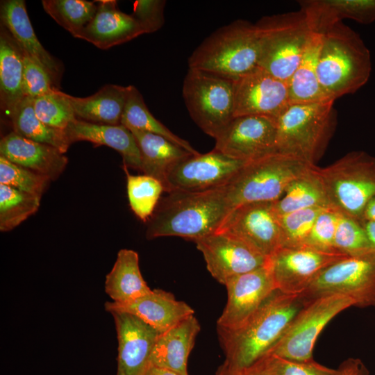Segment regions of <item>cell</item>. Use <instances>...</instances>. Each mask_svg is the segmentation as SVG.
I'll use <instances>...</instances> for the list:
<instances>
[{
  "label": "cell",
  "mask_w": 375,
  "mask_h": 375,
  "mask_svg": "<svg viewBox=\"0 0 375 375\" xmlns=\"http://www.w3.org/2000/svg\"><path fill=\"white\" fill-rule=\"evenodd\" d=\"M231 210L224 185L171 192L160 198L147 222L146 237L176 236L194 241L217 231Z\"/></svg>",
  "instance_id": "1"
},
{
  "label": "cell",
  "mask_w": 375,
  "mask_h": 375,
  "mask_svg": "<svg viewBox=\"0 0 375 375\" xmlns=\"http://www.w3.org/2000/svg\"><path fill=\"white\" fill-rule=\"evenodd\" d=\"M303 305L299 295L276 290L239 328H217L224 364L233 368L253 365L279 340Z\"/></svg>",
  "instance_id": "2"
},
{
  "label": "cell",
  "mask_w": 375,
  "mask_h": 375,
  "mask_svg": "<svg viewBox=\"0 0 375 375\" xmlns=\"http://www.w3.org/2000/svg\"><path fill=\"white\" fill-rule=\"evenodd\" d=\"M371 72L370 52L351 28L341 22L322 34L317 75L328 99L356 92L367 83Z\"/></svg>",
  "instance_id": "3"
},
{
  "label": "cell",
  "mask_w": 375,
  "mask_h": 375,
  "mask_svg": "<svg viewBox=\"0 0 375 375\" xmlns=\"http://www.w3.org/2000/svg\"><path fill=\"white\" fill-rule=\"evenodd\" d=\"M259 36L256 24L237 19L212 33L192 53L189 68L233 80L258 67Z\"/></svg>",
  "instance_id": "4"
},
{
  "label": "cell",
  "mask_w": 375,
  "mask_h": 375,
  "mask_svg": "<svg viewBox=\"0 0 375 375\" xmlns=\"http://www.w3.org/2000/svg\"><path fill=\"white\" fill-rule=\"evenodd\" d=\"M334 101L290 103L276 120L277 151L315 165L335 130Z\"/></svg>",
  "instance_id": "5"
},
{
  "label": "cell",
  "mask_w": 375,
  "mask_h": 375,
  "mask_svg": "<svg viewBox=\"0 0 375 375\" xmlns=\"http://www.w3.org/2000/svg\"><path fill=\"white\" fill-rule=\"evenodd\" d=\"M256 26L260 42L258 67L288 83L313 33L305 13L300 9L265 16Z\"/></svg>",
  "instance_id": "6"
},
{
  "label": "cell",
  "mask_w": 375,
  "mask_h": 375,
  "mask_svg": "<svg viewBox=\"0 0 375 375\" xmlns=\"http://www.w3.org/2000/svg\"><path fill=\"white\" fill-rule=\"evenodd\" d=\"M311 165H315L279 152L246 162L224 185L231 209L278 200L290 183Z\"/></svg>",
  "instance_id": "7"
},
{
  "label": "cell",
  "mask_w": 375,
  "mask_h": 375,
  "mask_svg": "<svg viewBox=\"0 0 375 375\" xmlns=\"http://www.w3.org/2000/svg\"><path fill=\"white\" fill-rule=\"evenodd\" d=\"M318 171L331 207L361 222L375 195V158L362 151H351Z\"/></svg>",
  "instance_id": "8"
},
{
  "label": "cell",
  "mask_w": 375,
  "mask_h": 375,
  "mask_svg": "<svg viewBox=\"0 0 375 375\" xmlns=\"http://www.w3.org/2000/svg\"><path fill=\"white\" fill-rule=\"evenodd\" d=\"M234 80L189 68L182 94L195 124L215 139L234 118Z\"/></svg>",
  "instance_id": "9"
},
{
  "label": "cell",
  "mask_w": 375,
  "mask_h": 375,
  "mask_svg": "<svg viewBox=\"0 0 375 375\" xmlns=\"http://www.w3.org/2000/svg\"><path fill=\"white\" fill-rule=\"evenodd\" d=\"M351 306H354V302L350 297L338 294L305 302L267 353L297 361L313 359L312 351L324 328L337 315Z\"/></svg>",
  "instance_id": "10"
},
{
  "label": "cell",
  "mask_w": 375,
  "mask_h": 375,
  "mask_svg": "<svg viewBox=\"0 0 375 375\" xmlns=\"http://www.w3.org/2000/svg\"><path fill=\"white\" fill-rule=\"evenodd\" d=\"M343 294L354 306L375 307V255L347 257L322 272L299 295L305 303L319 297Z\"/></svg>",
  "instance_id": "11"
},
{
  "label": "cell",
  "mask_w": 375,
  "mask_h": 375,
  "mask_svg": "<svg viewBox=\"0 0 375 375\" xmlns=\"http://www.w3.org/2000/svg\"><path fill=\"white\" fill-rule=\"evenodd\" d=\"M347 257L339 251L302 246L281 248L268 258V262L277 290L300 295L322 272Z\"/></svg>",
  "instance_id": "12"
},
{
  "label": "cell",
  "mask_w": 375,
  "mask_h": 375,
  "mask_svg": "<svg viewBox=\"0 0 375 375\" xmlns=\"http://www.w3.org/2000/svg\"><path fill=\"white\" fill-rule=\"evenodd\" d=\"M276 119L257 115L234 117L215 139L214 149L243 162L253 161L277 151Z\"/></svg>",
  "instance_id": "13"
},
{
  "label": "cell",
  "mask_w": 375,
  "mask_h": 375,
  "mask_svg": "<svg viewBox=\"0 0 375 375\" xmlns=\"http://www.w3.org/2000/svg\"><path fill=\"white\" fill-rule=\"evenodd\" d=\"M245 163L215 149L203 154L190 155L169 170L164 184L165 192L201 191L223 186Z\"/></svg>",
  "instance_id": "14"
},
{
  "label": "cell",
  "mask_w": 375,
  "mask_h": 375,
  "mask_svg": "<svg viewBox=\"0 0 375 375\" xmlns=\"http://www.w3.org/2000/svg\"><path fill=\"white\" fill-rule=\"evenodd\" d=\"M227 302L217 322V328L241 327L277 288L268 260L263 266L235 276L224 285Z\"/></svg>",
  "instance_id": "15"
},
{
  "label": "cell",
  "mask_w": 375,
  "mask_h": 375,
  "mask_svg": "<svg viewBox=\"0 0 375 375\" xmlns=\"http://www.w3.org/2000/svg\"><path fill=\"white\" fill-rule=\"evenodd\" d=\"M274 203L253 202L238 206L229 212L218 231L235 236L269 258L281 248Z\"/></svg>",
  "instance_id": "16"
},
{
  "label": "cell",
  "mask_w": 375,
  "mask_h": 375,
  "mask_svg": "<svg viewBox=\"0 0 375 375\" xmlns=\"http://www.w3.org/2000/svg\"><path fill=\"white\" fill-rule=\"evenodd\" d=\"M234 117L257 115L277 120L290 104L288 83L258 67L234 80Z\"/></svg>",
  "instance_id": "17"
},
{
  "label": "cell",
  "mask_w": 375,
  "mask_h": 375,
  "mask_svg": "<svg viewBox=\"0 0 375 375\" xmlns=\"http://www.w3.org/2000/svg\"><path fill=\"white\" fill-rule=\"evenodd\" d=\"M211 276L221 284L265 265L268 258L235 236L216 231L194 241Z\"/></svg>",
  "instance_id": "18"
},
{
  "label": "cell",
  "mask_w": 375,
  "mask_h": 375,
  "mask_svg": "<svg viewBox=\"0 0 375 375\" xmlns=\"http://www.w3.org/2000/svg\"><path fill=\"white\" fill-rule=\"evenodd\" d=\"M110 313L118 341L117 375H144L161 333L132 314Z\"/></svg>",
  "instance_id": "19"
},
{
  "label": "cell",
  "mask_w": 375,
  "mask_h": 375,
  "mask_svg": "<svg viewBox=\"0 0 375 375\" xmlns=\"http://www.w3.org/2000/svg\"><path fill=\"white\" fill-rule=\"evenodd\" d=\"M105 309L109 312L132 314L160 333L165 332L194 315L193 309L188 304L176 300L172 293L160 289L151 290L148 294L127 303L108 301Z\"/></svg>",
  "instance_id": "20"
},
{
  "label": "cell",
  "mask_w": 375,
  "mask_h": 375,
  "mask_svg": "<svg viewBox=\"0 0 375 375\" xmlns=\"http://www.w3.org/2000/svg\"><path fill=\"white\" fill-rule=\"evenodd\" d=\"M90 23L76 38L85 40L101 49H108L138 37L144 31L132 15L121 11L116 1L100 0Z\"/></svg>",
  "instance_id": "21"
},
{
  "label": "cell",
  "mask_w": 375,
  "mask_h": 375,
  "mask_svg": "<svg viewBox=\"0 0 375 375\" xmlns=\"http://www.w3.org/2000/svg\"><path fill=\"white\" fill-rule=\"evenodd\" d=\"M0 156L51 181L60 176L68 162L67 157L57 148L31 140L14 131L1 140Z\"/></svg>",
  "instance_id": "22"
},
{
  "label": "cell",
  "mask_w": 375,
  "mask_h": 375,
  "mask_svg": "<svg viewBox=\"0 0 375 375\" xmlns=\"http://www.w3.org/2000/svg\"><path fill=\"white\" fill-rule=\"evenodd\" d=\"M0 17L2 25L20 48L43 67L51 77L54 85H58L63 71L62 65L38 40L28 16L25 1H1Z\"/></svg>",
  "instance_id": "23"
},
{
  "label": "cell",
  "mask_w": 375,
  "mask_h": 375,
  "mask_svg": "<svg viewBox=\"0 0 375 375\" xmlns=\"http://www.w3.org/2000/svg\"><path fill=\"white\" fill-rule=\"evenodd\" d=\"M65 131L71 143L88 141L94 147L108 146L121 154L124 165L141 171V156L136 140L122 124H95L76 118Z\"/></svg>",
  "instance_id": "24"
},
{
  "label": "cell",
  "mask_w": 375,
  "mask_h": 375,
  "mask_svg": "<svg viewBox=\"0 0 375 375\" xmlns=\"http://www.w3.org/2000/svg\"><path fill=\"white\" fill-rule=\"evenodd\" d=\"M199 331V323L192 315L161 333L153 347L150 365L165 368L179 375H188V357Z\"/></svg>",
  "instance_id": "25"
},
{
  "label": "cell",
  "mask_w": 375,
  "mask_h": 375,
  "mask_svg": "<svg viewBox=\"0 0 375 375\" xmlns=\"http://www.w3.org/2000/svg\"><path fill=\"white\" fill-rule=\"evenodd\" d=\"M314 33L323 34L344 19L368 24L375 21V0L299 1Z\"/></svg>",
  "instance_id": "26"
},
{
  "label": "cell",
  "mask_w": 375,
  "mask_h": 375,
  "mask_svg": "<svg viewBox=\"0 0 375 375\" xmlns=\"http://www.w3.org/2000/svg\"><path fill=\"white\" fill-rule=\"evenodd\" d=\"M22 50L7 28L0 32L1 108L10 118L26 97L23 91Z\"/></svg>",
  "instance_id": "27"
},
{
  "label": "cell",
  "mask_w": 375,
  "mask_h": 375,
  "mask_svg": "<svg viewBox=\"0 0 375 375\" xmlns=\"http://www.w3.org/2000/svg\"><path fill=\"white\" fill-rule=\"evenodd\" d=\"M127 94L128 86L108 84L89 97H76L68 94L66 97L77 119L95 124L119 125Z\"/></svg>",
  "instance_id": "28"
},
{
  "label": "cell",
  "mask_w": 375,
  "mask_h": 375,
  "mask_svg": "<svg viewBox=\"0 0 375 375\" xmlns=\"http://www.w3.org/2000/svg\"><path fill=\"white\" fill-rule=\"evenodd\" d=\"M105 291L117 303L132 301L151 291L140 272L136 251L127 249L119 251L112 269L106 275Z\"/></svg>",
  "instance_id": "29"
},
{
  "label": "cell",
  "mask_w": 375,
  "mask_h": 375,
  "mask_svg": "<svg viewBox=\"0 0 375 375\" xmlns=\"http://www.w3.org/2000/svg\"><path fill=\"white\" fill-rule=\"evenodd\" d=\"M141 156V171L165 184L169 170L177 162L194 155L169 140L154 133L130 130Z\"/></svg>",
  "instance_id": "30"
},
{
  "label": "cell",
  "mask_w": 375,
  "mask_h": 375,
  "mask_svg": "<svg viewBox=\"0 0 375 375\" xmlns=\"http://www.w3.org/2000/svg\"><path fill=\"white\" fill-rule=\"evenodd\" d=\"M274 206L278 215L311 208H333L316 165L294 178Z\"/></svg>",
  "instance_id": "31"
},
{
  "label": "cell",
  "mask_w": 375,
  "mask_h": 375,
  "mask_svg": "<svg viewBox=\"0 0 375 375\" xmlns=\"http://www.w3.org/2000/svg\"><path fill=\"white\" fill-rule=\"evenodd\" d=\"M322 34L312 33L294 72L288 81L290 103L317 102L328 99L317 75V63ZM333 100V99H332Z\"/></svg>",
  "instance_id": "32"
},
{
  "label": "cell",
  "mask_w": 375,
  "mask_h": 375,
  "mask_svg": "<svg viewBox=\"0 0 375 375\" xmlns=\"http://www.w3.org/2000/svg\"><path fill=\"white\" fill-rule=\"evenodd\" d=\"M9 119L18 135L53 146L63 153L72 144L65 130L50 127L37 117L33 98L26 97Z\"/></svg>",
  "instance_id": "33"
},
{
  "label": "cell",
  "mask_w": 375,
  "mask_h": 375,
  "mask_svg": "<svg viewBox=\"0 0 375 375\" xmlns=\"http://www.w3.org/2000/svg\"><path fill=\"white\" fill-rule=\"evenodd\" d=\"M121 124L129 130L161 135L194 155L200 153L187 140L175 135L153 117L147 107L142 94L134 85L128 86V94Z\"/></svg>",
  "instance_id": "34"
},
{
  "label": "cell",
  "mask_w": 375,
  "mask_h": 375,
  "mask_svg": "<svg viewBox=\"0 0 375 375\" xmlns=\"http://www.w3.org/2000/svg\"><path fill=\"white\" fill-rule=\"evenodd\" d=\"M44 11L57 24L76 38L97 10L95 1L85 0H42Z\"/></svg>",
  "instance_id": "35"
},
{
  "label": "cell",
  "mask_w": 375,
  "mask_h": 375,
  "mask_svg": "<svg viewBox=\"0 0 375 375\" xmlns=\"http://www.w3.org/2000/svg\"><path fill=\"white\" fill-rule=\"evenodd\" d=\"M124 165L126 175L129 205L135 215L147 222L153 213L165 189L158 179L146 175H132Z\"/></svg>",
  "instance_id": "36"
},
{
  "label": "cell",
  "mask_w": 375,
  "mask_h": 375,
  "mask_svg": "<svg viewBox=\"0 0 375 375\" xmlns=\"http://www.w3.org/2000/svg\"><path fill=\"white\" fill-rule=\"evenodd\" d=\"M41 197L0 184V231L12 230L39 208Z\"/></svg>",
  "instance_id": "37"
},
{
  "label": "cell",
  "mask_w": 375,
  "mask_h": 375,
  "mask_svg": "<svg viewBox=\"0 0 375 375\" xmlns=\"http://www.w3.org/2000/svg\"><path fill=\"white\" fill-rule=\"evenodd\" d=\"M334 247L338 251L349 257L375 255V248L361 222L340 213L335 235Z\"/></svg>",
  "instance_id": "38"
},
{
  "label": "cell",
  "mask_w": 375,
  "mask_h": 375,
  "mask_svg": "<svg viewBox=\"0 0 375 375\" xmlns=\"http://www.w3.org/2000/svg\"><path fill=\"white\" fill-rule=\"evenodd\" d=\"M324 209L326 208H311L277 215L281 248L306 246L312 226Z\"/></svg>",
  "instance_id": "39"
},
{
  "label": "cell",
  "mask_w": 375,
  "mask_h": 375,
  "mask_svg": "<svg viewBox=\"0 0 375 375\" xmlns=\"http://www.w3.org/2000/svg\"><path fill=\"white\" fill-rule=\"evenodd\" d=\"M33 99V109L37 117L47 126L66 130L76 119L66 93L55 88L49 93Z\"/></svg>",
  "instance_id": "40"
},
{
  "label": "cell",
  "mask_w": 375,
  "mask_h": 375,
  "mask_svg": "<svg viewBox=\"0 0 375 375\" xmlns=\"http://www.w3.org/2000/svg\"><path fill=\"white\" fill-rule=\"evenodd\" d=\"M264 375H335V369L313 359L297 361L267 353L253 365Z\"/></svg>",
  "instance_id": "41"
},
{
  "label": "cell",
  "mask_w": 375,
  "mask_h": 375,
  "mask_svg": "<svg viewBox=\"0 0 375 375\" xmlns=\"http://www.w3.org/2000/svg\"><path fill=\"white\" fill-rule=\"evenodd\" d=\"M50 181L0 156V184L42 197Z\"/></svg>",
  "instance_id": "42"
},
{
  "label": "cell",
  "mask_w": 375,
  "mask_h": 375,
  "mask_svg": "<svg viewBox=\"0 0 375 375\" xmlns=\"http://www.w3.org/2000/svg\"><path fill=\"white\" fill-rule=\"evenodd\" d=\"M340 213L333 208L324 209L317 216L306 246L328 251H338L334 239Z\"/></svg>",
  "instance_id": "43"
},
{
  "label": "cell",
  "mask_w": 375,
  "mask_h": 375,
  "mask_svg": "<svg viewBox=\"0 0 375 375\" xmlns=\"http://www.w3.org/2000/svg\"><path fill=\"white\" fill-rule=\"evenodd\" d=\"M23 53V91L24 96L35 98L47 94L56 88L45 69L28 54Z\"/></svg>",
  "instance_id": "44"
},
{
  "label": "cell",
  "mask_w": 375,
  "mask_h": 375,
  "mask_svg": "<svg viewBox=\"0 0 375 375\" xmlns=\"http://www.w3.org/2000/svg\"><path fill=\"white\" fill-rule=\"evenodd\" d=\"M165 4L164 0H137L134 2L131 15L139 22L144 33L156 32L164 25Z\"/></svg>",
  "instance_id": "45"
},
{
  "label": "cell",
  "mask_w": 375,
  "mask_h": 375,
  "mask_svg": "<svg viewBox=\"0 0 375 375\" xmlns=\"http://www.w3.org/2000/svg\"><path fill=\"white\" fill-rule=\"evenodd\" d=\"M335 375H371L368 368L359 358H349L335 369Z\"/></svg>",
  "instance_id": "46"
},
{
  "label": "cell",
  "mask_w": 375,
  "mask_h": 375,
  "mask_svg": "<svg viewBox=\"0 0 375 375\" xmlns=\"http://www.w3.org/2000/svg\"><path fill=\"white\" fill-rule=\"evenodd\" d=\"M217 375H264L253 365L242 367L233 368L223 364L217 372Z\"/></svg>",
  "instance_id": "47"
},
{
  "label": "cell",
  "mask_w": 375,
  "mask_h": 375,
  "mask_svg": "<svg viewBox=\"0 0 375 375\" xmlns=\"http://www.w3.org/2000/svg\"><path fill=\"white\" fill-rule=\"evenodd\" d=\"M375 222V195L366 205L362 217V221Z\"/></svg>",
  "instance_id": "48"
},
{
  "label": "cell",
  "mask_w": 375,
  "mask_h": 375,
  "mask_svg": "<svg viewBox=\"0 0 375 375\" xmlns=\"http://www.w3.org/2000/svg\"><path fill=\"white\" fill-rule=\"evenodd\" d=\"M144 375H179L171 370L158 367L153 365H149Z\"/></svg>",
  "instance_id": "49"
},
{
  "label": "cell",
  "mask_w": 375,
  "mask_h": 375,
  "mask_svg": "<svg viewBox=\"0 0 375 375\" xmlns=\"http://www.w3.org/2000/svg\"><path fill=\"white\" fill-rule=\"evenodd\" d=\"M361 223L371 243L375 248V222L362 221Z\"/></svg>",
  "instance_id": "50"
}]
</instances>
